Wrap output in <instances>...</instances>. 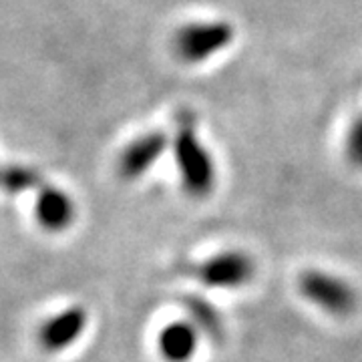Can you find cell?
I'll return each mask as SVG.
<instances>
[{
    "mask_svg": "<svg viewBox=\"0 0 362 362\" xmlns=\"http://www.w3.org/2000/svg\"><path fill=\"white\" fill-rule=\"evenodd\" d=\"M298 288L306 300L334 316H349L358 306V296L354 288L326 272H304L298 280Z\"/></svg>",
    "mask_w": 362,
    "mask_h": 362,
    "instance_id": "1",
    "label": "cell"
},
{
    "mask_svg": "<svg viewBox=\"0 0 362 362\" xmlns=\"http://www.w3.org/2000/svg\"><path fill=\"white\" fill-rule=\"evenodd\" d=\"M175 159L181 171V180L187 189V194L195 197H204L216 183V169L214 161L202 147V143L195 139L192 131H181L175 139Z\"/></svg>",
    "mask_w": 362,
    "mask_h": 362,
    "instance_id": "2",
    "label": "cell"
},
{
    "mask_svg": "<svg viewBox=\"0 0 362 362\" xmlns=\"http://www.w3.org/2000/svg\"><path fill=\"white\" fill-rule=\"evenodd\" d=\"M195 276L211 288H240L247 284L254 276V264L246 254L226 252L204 262Z\"/></svg>",
    "mask_w": 362,
    "mask_h": 362,
    "instance_id": "3",
    "label": "cell"
},
{
    "mask_svg": "<svg viewBox=\"0 0 362 362\" xmlns=\"http://www.w3.org/2000/svg\"><path fill=\"white\" fill-rule=\"evenodd\" d=\"M87 328V312L78 306L66 308L40 326L39 342L47 352H59L75 344Z\"/></svg>",
    "mask_w": 362,
    "mask_h": 362,
    "instance_id": "4",
    "label": "cell"
},
{
    "mask_svg": "<svg viewBox=\"0 0 362 362\" xmlns=\"http://www.w3.org/2000/svg\"><path fill=\"white\" fill-rule=\"evenodd\" d=\"M75 202L71 199V195L52 187L45 185L40 189L37 197V206H35V216L37 221L42 226V230L47 232H63L66 230L73 220H75Z\"/></svg>",
    "mask_w": 362,
    "mask_h": 362,
    "instance_id": "5",
    "label": "cell"
},
{
    "mask_svg": "<svg viewBox=\"0 0 362 362\" xmlns=\"http://www.w3.org/2000/svg\"><path fill=\"white\" fill-rule=\"evenodd\" d=\"M165 147H168V139L161 133H151V135H145L141 139L133 141L123 151L121 161H119L121 175L127 180L139 177L141 173H145L156 163L157 157L165 151Z\"/></svg>",
    "mask_w": 362,
    "mask_h": 362,
    "instance_id": "6",
    "label": "cell"
},
{
    "mask_svg": "<svg viewBox=\"0 0 362 362\" xmlns=\"http://www.w3.org/2000/svg\"><path fill=\"white\" fill-rule=\"evenodd\" d=\"M159 352L168 362L192 361L197 349V328L192 322L168 324L157 338Z\"/></svg>",
    "mask_w": 362,
    "mask_h": 362,
    "instance_id": "7",
    "label": "cell"
},
{
    "mask_svg": "<svg viewBox=\"0 0 362 362\" xmlns=\"http://www.w3.org/2000/svg\"><path fill=\"white\" fill-rule=\"evenodd\" d=\"M185 312L189 314V320L194 324L199 332H204L214 340H220L223 334V326H221V318L218 310L199 296H187L183 300Z\"/></svg>",
    "mask_w": 362,
    "mask_h": 362,
    "instance_id": "8",
    "label": "cell"
},
{
    "mask_svg": "<svg viewBox=\"0 0 362 362\" xmlns=\"http://www.w3.org/2000/svg\"><path fill=\"white\" fill-rule=\"evenodd\" d=\"M42 177L37 169L26 165H0V187L11 195L40 187Z\"/></svg>",
    "mask_w": 362,
    "mask_h": 362,
    "instance_id": "9",
    "label": "cell"
},
{
    "mask_svg": "<svg viewBox=\"0 0 362 362\" xmlns=\"http://www.w3.org/2000/svg\"><path fill=\"white\" fill-rule=\"evenodd\" d=\"M346 151H349V159L362 168V119H358L352 129L349 133V145H346Z\"/></svg>",
    "mask_w": 362,
    "mask_h": 362,
    "instance_id": "10",
    "label": "cell"
}]
</instances>
